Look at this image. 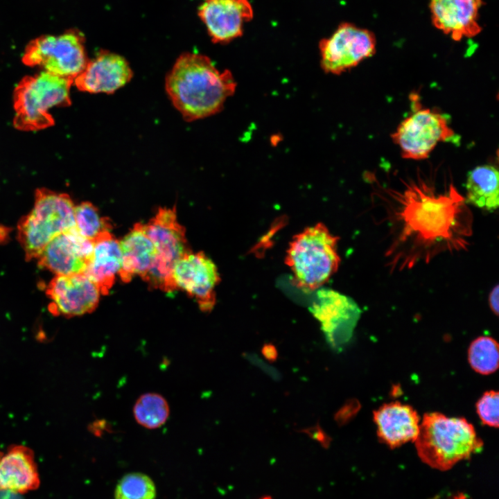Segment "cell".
Instances as JSON below:
<instances>
[{
	"label": "cell",
	"mask_w": 499,
	"mask_h": 499,
	"mask_svg": "<svg viewBox=\"0 0 499 499\" xmlns=\"http://www.w3.org/2000/svg\"><path fill=\"white\" fill-rule=\"evenodd\" d=\"M414 442L421 460L439 471L451 469L483 446L474 426L466 419L437 412L424 414Z\"/></svg>",
	"instance_id": "3957f363"
},
{
	"label": "cell",
	"mask_w": 499,
	"mask_h": 499,
	"mask_svg": "<svg viewBox=\"0 0 499 499\" xmlns=\"http://www.w3.org/2000/svg\"><path fill=\"white\" fill-rule=\"evenodd\" d=\"M73 79L46 71L24 77L13 93V125L21 131L41 130L54 125L49 111L71 104L70 88Z\"/></svg>",
	"instance_id": "5b68a950"
},
{
	"label": "cell",
	"mask_w": 499,
	"mask_h": 499,
	"mask_svg": "<svg viewBox=\"0 0 499 499\" xmlns=\"http://www.w3.org/2000/svg\"><path fill=\"white\" fill-rule=\"evenodd\" d=\"M371 205L374 222L385 229L384 258L390 272L464 252L471 245L473 213L452 182L438 186L418 177L396 188L377 186Z\"/></svg>",
	"instance_id": "6da1fadb"
},
{
	"label": "cell",
	"mask_w": 499,
	"mask_h": 499,
	"mask_svg": "<svg viewBox=\"0 0 499 499\" xmlns=\"http://www.w3.org/2000/svg\"><path fill=\"white\" fill-rule=\"evenodd\" d=\"M74 209L67 193L35 191L33 209L17 224V239L27 261L37 259L55 236L76 227Z\"/></svg>",
	"instance_id": "8992f818"
},
{
	"label": "cell",
	"mask_w": 499,
	"mask_h": 499,
	"mask_svg": "<svg viewBox=\"0 0 499 499\" xmlns=\"http://www.w3.org/2000/svg\"><path fill=\"white\" fill-rule=\"evenodd\" d=\"M261 353L265 358L270 362L276 360L278 357L277 349L272 343H265L262 347Z\"/></svg>",
	"instance_id": "4dcf8cb0"
},
{
	"label": "cell",
	"mask_w": 499,
	"mask_h": 499,
	"mask_svg": "<svg viewBox=\"0 0 499 499\" xmlns=\"http://www.w3.org/2000/svg\"><path fill=\"white\" fill-rule=\"evenodd\" d=\"M143 227L154 245L156 254L141 279L151 288L172 292L175 290L173 277L174 265L180 258L191 251L185 229L177 220L175 208H159Z\"/></svg>",
	"instance_id": "52a82bcc"
},
{
	"label": "cell",
	"mask_w": 499,
	"mask_h": 499,
	"mask_svg": "<svg viewBox=\"0 0 499 499\" xmlns=\"http://www.w3.org/2000/svg\"><path fill=\"white\" fill-rule=\"evenodd\" d=\"M121 265L119 240L113 235L94 243L91 256L85 273L96 285L101 295H107Z\"/></svg>",
	"instance_id": "44dd1931"
},
{
	"label": "cell",
	"mask_w": 499,
	"mask_h": 499,
	"mask_svg": "<svg viewBox=\"0 0 499 499\" xmlns=\"http://www.w3.org/2000/svg\"><path fill=\"white\" fill-rule=\"evenodd\" d=\"M482 0H430V10L435 27L455 40L479 34V10Z\"/></svg>",
	"instance_id": "e0dca14e"
},
{
	"label": "cell",
	"mask_w": 499,
	"mask_h": 499,
	"mask_svg": "<svg viewBox=\"0 0 499 499\" xmlns=\"http://www.w3.org/2000/svg\"><path fill=\"white\" fill-rule=\"evenodd\" d=\"M360 409V404L356 400H349L335 414L334 419L340 426L349 421Z\"/></svg>",
	"instance_id": "83f0119b"
},
{
	"label": "cell",
	"mask_w": 499,
	"mask_h": 499,
	"mask_svg": "<svg viewBox=\"0 0 499 499\" xmlns=\"http://www.w3.org/2000/svg\"><path fill=\"white\" fill-rule=\"evenodd\" d=\"M198 15L213 42L227 43L243 35L253 9L248 0H204Z\"/></svg>",
	"instance_id": "9a60e30c"
},
{
	"label": "cell",
	"mask_w": 499,
	"mask_h": 499,
	"mask_svg": "<svg viewBox=\"0 0 499 499\" xmlns=\"http://www.w3.org/2000/svg\"><path fill=\"white\" fill-rule=\"evenodd\" d=\"M404 159H427L441 142L454 141L455 133L447 118L428 108L414 110L391 134Z\"/></svg>",
	"instance_id": "9c48e42d"
},
{
	"label": "cell",
	"mask_w": 499,
	"mask_h": 499,
	"mask_svg": "<svg viewBox=\"0 0 499 499\" xmlns=\"http://www.w3.org/2000/svg\"><path fill=\"white\" fill-rule=\"evenodd\" d=\"M51 300L49 311L66 317L93 312L98 306L100 292L85 273L55 275L46 290Z\"/></svg>",
	"instance_id": "4fadbf2b"
},
{
	"label": "cell",
	"mask_w": 499,
	"mask_h": 499,
	"mask_svg": "<svg viewBox=\"0 0 499 499\" xmlns=\"http://www.w3.org/2000/svg\"><path fill=\"white\" fill-rule=\"evenodd\" d=\"M132 77V71L124 58L100 51L88 61L73 83L82 91L112 94L128 83Z\"/></svg>",
	"instance_id": "2e32d148"
},
{
	"label": "cell",
	"mask_w": 499,
	"mask_h": 499,
	"mask_svg": "<svg viewBox=\"0 0 499 499\" xmlns=\"http://www.w3.org/2000/svg\"><path fill=\"white\" fill-rule=\"evenodd\" d=\"M94 243L75 228L52 239L37 258L38 265L55 275L84 272L91 256Z\"/></svg>",
	"instance_id": "5bb4252c"
},
{
	"label": "cell",
	"mask_w": 499,
	"mask_h": 499,
	"mask_svg": "<svg viewBox=\"0 0 499 499\" xmlns=\"http://www.w3.org/2000/svg\"><path fill=\"white\" fill-rule=\"evenodd\" d=\"M498 180V170L492 165L472 169L466 177V202L484 211L496 210L499 205Z\"/></svg>",
	"instance_id": "7402d4cb"
},
{
	"label": "cell",
	"mask_w": 499,
	"mask_h": 499,
	"mask_svg": "<svg viewBox=\"0 0 499 499\" xmlns=\"http://www.w3.org/2000/svg\"><path fill=\"white\" fill-rule=\"evenodd\" d=\"M153 481L141 473H131L122 478L116 485L115 499H155Z\"/></svg>",
	"instance_id": "484cf974"
},
{
	"label": "cell",
	"mask_w": 499,
	"mask_h": 499,
	"mask_svg": "<svg viewBox=\"0 0 499 499\" xmlns=\"http://www.w3.org/2000/svg\"><path fill=\"white\" fill-rule=\"evenodd\" d=\"M309 307L328 344L340 351L352 338L361 310L353 299L329 288H318Z\"/></svg>",
	"instance_id": "8fae6325"
},
{
	"label": "cell",
	"mask_w": 499,
	"mask_h": 499,
	"mask_svg": "<svg viewBox=\"0 0 499 499\" xmlns=\"http://www.w3.org/2000/svg\"><path fill=\"white\" fill-rule=\"evenodd\" d=\"M303 431L308 435L312 439H314L326 446L329 444L331 440L330 437L318 424L311 426L310 428H306Z\"/></svg>",
	"instance_id": "f1b7e54d"
},
{
	"label": "cell",
	"mask_w": 499,
	"mask_h": 499,
	"mask_svg": "<svg viewBox=\"0 0 499 499\" xmlns=\"http://www.w3.org/2000/svg\"><path fill=\"white\" fill-rule=\"evenodd\" d=\"M498 395L496 391H487L476 403V412L479 418L483 424L489 427H498Z\"/></svg>",
	"instance_id": "4316f807"
},
{
	"label": "cell",
	"mask_w": 499,
	"mask_h": 499,
	"mask_svg": "<svg viewBox=\"0 0 499 499\" xmlns=\"http://www.w3.org/2000/svg\"><path fill=\"white\" fill-rule=\"evenodd\" d=\"M498 290V286L496 285L491 289L488 297L489 308L496 316L498 315L499 312Z\"/></svg>",
	"instance_id": "f546056e"
},
{
	"label": "cell",
	"mask_w": 499,
	"mask_h": 499,
	"mask_svg": "<svg viewBox=\"0 0 499 499\" xmlns=\"http://www.w3.org/2000/svg\"><path fill=\"white\" fill-rule=\"evenodd\" d=\"M468 360L471 368L482 375L495 372L499 365L498 342L491 337L480 336L471 343Z\"/></svg>",
	"instance_id": "d4e9b609"
},
{
	"label": "cell",
	"mask_w": 499,
	"mask_h": 499,
	"mask_svg": "<svg viewBox=\"0 0 499 499\" xmlns=\"http://www.w3.org/2000/svg\"><path fill=\"white\" fill-rule=\"evenodd\" d=\"M376 40L370 30L350 23H342L333 35L320 40L322 69L339 75L374 55Z\"/></svg>",
	"instance_id": "30bf717a"
},
{
	"label": "cell",
	"mask_w": 499,
	"mask_h": 499,
	"mask_svg": "<svg viewBox=\"0 0 499 499\" xmlns=\"http://www.w3.org/2000/svg\"><path fill=\"white\" fill-rule=\"evenodd\" d=\"M338 240V238L321 222L293 237L285 262L292 273L295 286L313 291L329 280L340 263Z\"/></svg>",
	"instance_id": "277c9868"
},
{
	"label": "cell",
	"mask_w": 499,
	"mask_h": 499,
	"mask_svg": "<svg viewBox=\"0 0 499 499\" xmlns=\"http://www.w3.org/2000/svg\"><path fill=\"white\" fill-rule=\"evenodd\" d=\"M121 265L119 275L124 283L130 282L136 275L142 277L155 257V249L146 234L143 224L138 222L121 240Z\"/></svg>",
	"instance_id": "ffe728a7"
},
{
	"label": "cell",
	"mask_w": 499,
	"mask_h": 499,
	"mask_svg": "<svg viewBox=\"0 0 499 499\" xmlns=\"http://www.w3.org/2000/svg\"><path fill=\"white\" fill-rule=\"evenodd\" d=\"M259 499H272V498L271 496H263V497H262V498H259Z\"/></svg>",
	"instance_id": "1f68e13d"
},
{
	"label": "cell",
	"mask_w": 499,
	"mask_h": 499,
	"mask_svg": "<svg viewBox=\"0 0 499 499\" xmlns=\"http://www.w3.org/2000/svg\"><path fill=\"white\" fill-rule=\"evenodd\" d=\"M88 61L85 38L73 29L33 40L22 56L26 66L38 67L44 71L73 80L83 71Z\"/></svg>",
	"instance_id": "ba28073f"
},
{
	"label": "cell",
	"mask_w": 499,
	"mask_h": 499,
	"mask_svg": "<svg viewBox=\"0 0 499 499\" xmlns=\"http://www.w3.org/2000/svg\"><path fill=\"white\" fill-rule=\"evenodd\" d=\"M169 414L167 401L157 393L149 392L141 395L133 408L136 421L148 429H155L163 426Z\"/></svg>",
	"instance_id": "cb8c5ba5"
},
{
	"label": "cell",
	"mask_w": 499,
	"mask_h": 499,
	"mask_svg": "<svg viewBox=\"0 0 499 499\" xmlns=\"http://www.w3.org/2000/svg\"><path fill=\"white\" fill-rule=\"evenodd\" d=\"M40 484L33 450L22 445L10 447L0 453V491L25 493Z\"/></svg>",
	"instance_id": "d6986e66"
},
{
	"label": "cell",
	"mask_w": 499,
	"mask_h": 499,
	"mask_svg": "<svg viewBox=\"0 0 499 499\" xmlns=\"http://www.w3.org/2000/svg\"><path fill=\"white\" fill-rule=\"evenodd\" d=\"M74 218L77 231L93 243L112 236L110 220L89 202L75 206Z\"/></svg>",
	"instance_id": "603a6c76"
},
{
	"label": "cell",
	"mask_w": 499,
	"mask_h": 499,
	"mask_svg": "<svg viewBox=\"0 0 499 499\" xmlns=\"http://www.w3.org/2000/svg\"><path fill=\"white\" fill-rule=\"evenodd\" d=\"M173 277L176 288L194 299L202 311L210 312L213 308L215 289L220 278L216 265L204 253H186L175 263Z\"/></svg>",
	"instance_id": "7c38bea8"
},
{
	"label": "cell",
	"mask_w": 499,
	"mask_h": 499,
	"mask_svg": "<svg viewBox=\"0 0 499 499\" xmlns=\"http://www.w3.org/2000/svg\"><path fill=\"white\" fill-rule=\"evenodd\" d=\"M373 418L379 440L391 448L414 442L418 436L420 417L411 405L385 403L374 411Z\"/></svg>",
	"instance_id": "ac0fdd59"
},
{
	"label": "cell",
	"mask_w": 499,
	"mask_h": 499,
	"mask_svg": "<svg viewBox=\"0 0 499 499\" xmlns=\"http://www.w3.org/2000/svg\"><path fill=\"white\" fill-rule=\"evenodd\" d=\"M231 72L219 71L207 56L180 55L166 78V90L173 105L187 121L220 112L235 91Z\"/></svg>",
	"instance_id": "7a4b0ae2"
}]
</instances>
